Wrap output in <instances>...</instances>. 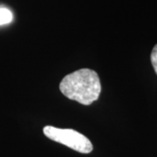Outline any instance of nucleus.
Masks as SVG:
<instances>
[{"instance_id":"f257e3e1","label":"nucleus","mask_w":157,"mask_h":157,"mask_svg":"<svg viewBox=\"0 0 157 157\" xmlns=\"http://www.w3.org/2000/svg\"><path fill=\"white\" fill-rule=\"evenodd\" d=\"M59 89L69 100L88 106L99 99L101 80L94 70L79 69L62 78Z\"/></svg>"},{"instance_id":"f03ea898","label":"nucleus","mask_w":157,"mask_h":157,"mask_svg":"<svg viewBox=\"0 0 157 157\" xmlns=\"http://www.w3.org/2000/svg\"><path fill=\"white\" fill-rule=\"evenodd\" d=\"M43 132L50 140L63 144L73 150L82 154H88L93 151V144L89 139L73 129L58 128L52 126H45Z\"/></svg>"},{"instance_id":"7ed1b4c3","label":"nucleus","mask_w":157,"mask_h":157,"mask_svg":"<svg viewBox=\"0 0 157 157\" xmlns=\"http://www.w3.org/2000/svg\"><path fill=\"white\" fill-rule=\"evenodd\" d=\"M12 13L6 8H0V25L9 24L12 21Z\"/></svg>"},{"instance_id":"20e7f679","label":"nucleus","mask_w":157,"mask_h":157,"mask_svg":"<svg viewBox=\"0 0 157 157\" xmlns=\"http://www.w3.org/2000/svg\"><path fill=\"white\" fill-rule=\"evenodd\" d=\"M151 62L152 66L155 69V73L157 74V45L153 48L151 52Z\"/></svg>"}]
</instances>
